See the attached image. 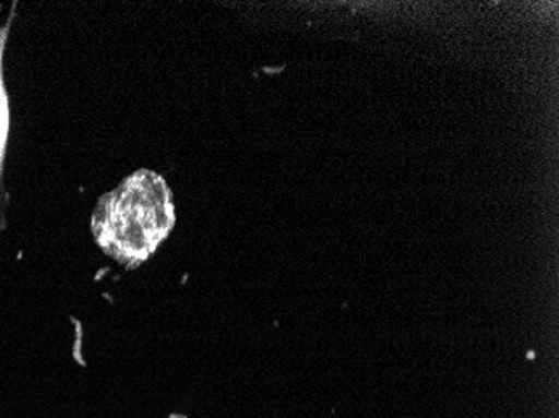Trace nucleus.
<instances>
[{"label":"nucleus","mask_w":559,"mask_h":418,"mask_svg":"<svg viewBox=\"0 0 559 418\" xmlns=\"http://www.w3.org/2000/svg\"><path fill=\"white\" fill-rule=\"evenodd\" d=\"M175 225L171 191L156 172L141 169L100 198L93 215L96 243L126 268L158 250Z\"/></svg>","instance_id":"f257e3e1"},{"label":"nucleus","mask_w":559,"mask_h":418,"mask_svg":"<svg viewBox=\"0 0 559 418\" xmlns=\"http://www.w3.org/2000/svg\"><path fill=\"white\" fill-rule=\"evenodd\" d=\"M9 27L11 21L0 27V190H2V169H4L5 150H8L9 124H11V112H9V97L4 84V50L5 40H8Z\"/></svg>","instance_id":"f03ea898"}]
</instances>
